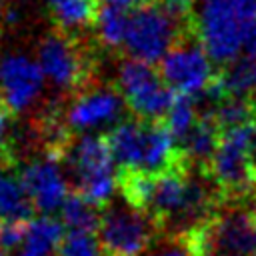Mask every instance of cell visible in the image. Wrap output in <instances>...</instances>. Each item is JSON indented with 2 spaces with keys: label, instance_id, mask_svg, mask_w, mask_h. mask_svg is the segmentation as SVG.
<instances>
[{
  "label": "cell",
  "instance_id": "obj_1",
  "mask_svg": "<svg viewBox=\"0 0 256 256\" xmlns=\"http://www.w3.org/2000/svg\"><path fill=\"white\" fill-rule=\"evenodd\" d=\"M176 238L192 256H256V220L240 204L220 206Z\"/></svg>",
  "mask_w": 256,
  "mask_h": 256
},
{
  "label": "cell",
  "instance_id": "obj_21",
  "mask_svg": "<svg viewBox=\"0 0 256 256\" xmlns=\"http://www.w3.org/2000/svg\"><path fill=\"white\" fill-rule=\"evenodd\" d=\"M30 220H2L0 226V252H10L18 246H24Z\"/></svg>",
  "mask_w": 256,
  "mask_h": 256
},
{
  "label": "cell",
  "instance_id": "obj_14",
  "mask_svg": "<svg viewBox=\"0 0 256 256\" xmlns=\"http://www.w3.org/2000/svg\"><path fill=\"white\" fill-rule=\"evenodd\" d=\"M34 204L14 170H0V218L2 220H30Z\"/></svg>",
  "mask_w": 256,
  "mask_h": 256
},
{
  "label": "cell",
  "instance_id": "obj_19",
  "mask_svg": "<svg viewBox=\"0 0 256 256\" xmlns=\"http://www.w3.org/2000/svg\"><path fill=\"white\" fill-rule=\"evenodd\" d=\"M64 234H66L64 222L46 214V216H40V218L28 222V234H26L24 246L52 254V250L58 248V244L62 242Z\"/></svg>",
  "mask_w": 256,
  "mask_h": 256
},
{
  "label": "cell",
  "instance_id": "obj_2",
  "mask_svg": "<svg viewBox=\"0 0 256 256\" xmlns=\"http://www.w3.org/2000/svg\"><path fill=\"white\" fill-rule=\"evenodd\" d=\"M38 64L58 88H64L74 96L94 86V50L68 30L54 28L44 36L38 48Z\"/></svg>",
  "mask_w": 256,
  "mask_h": 256
},
{
  "label": "cell",
  "instance_id": "obj_9",
  "mask_svg": "<svg viewBox=\"0 0 256 256\" xmlns=\"http://www.w3.org/2000/svg\"><path fill=\"white\" fill-rule=\"evenodd\" d=\"M60 166L62 162L58 158L44 154L42 158L18 170L20 180L38 212L50 214L62 208L64 200L68 198V186Z\"/></svg>",
  "mask_w": 256,
  "mask_h": 256
},
{
  "label": "cell",
  "instance_id": "obj_13",
  "mask_svg": "<svg viewBox=\"0 0 256 256\" xmlns=\"http://www.w3.org/2000/svg\"><path fill=\"white\" fill-rule=\"evenodd\" d=\"M222 126L218 124L214 112L210 110H200L196 124L192 130L186 134V138L178 144L180 150L184 152L186 160L200 170H206L212 156L216 154V148L222 138Z\"/></svg>",
  "mask_w": 256,
  "mask_h": 256
},
{
  "label": "cell",
  "instance_id": "obj_5",
  "mask_svg": "<svg viewBox=\"0 0 256 256\" xmlns=\"http://www.w3.org/2000/svg\"><path fill=\"white\" fill-rule=\"evenodd\" d=\"M188 28H192V22L178 20L160 2L146 4L130 12L128 32L122 48L130 54V58L152 64L164 58V54Z\"/></svg>",
  "mask_w": 256,
  "mask_h": 256
},
{
  "label": "cell",
  "instance_id": "obj_11",
  "mask_svg": "<svg viewBox=\"0 0 256 256\" xmlns=\"http://www.w3.org/2000/svg\"><path fill=\"white\" fill-rule=\"evenodd\" d=\"M42 80V66L24 54H8L0 60V94L14 114L38 96Z\"/></svg>",
  "mask_w": 256,
  "mask_h": 256
},
{
  "label": "cell",
  "instance_id": "obj_10",
  "mask_svg": "<svg viewBox=\"0 0 256 256\" xmlns=\"http://www.w3.org/2000/svg\"><path fill=\"white\" fill-rule=\"evenodd\" d=\"M124 98L116 88L90 86L78 92L66 110V122L74 132H84L102 124H118Z\"/></svg>",
  "mask_w": 256,
  "mask_h": 256
},
{
  "label": "cell",
  "instance_id": "obj_7",
  "mask_svg": "<svg viewBox=\"0 0 256 256\" xmlns=\"http://www.w3.org/2000/svg\"><path fill=\"white\" fill-rule=\"evenodd\" d=\"M118 88L130 112L140 120H162L176 94L160 70L138 58H128L120 64Z\"/></svg>",
  "mask_w": 256,
  "mask_h": 256
},
{
  "label": "cell",
  "instance_id": "obj_23",
  "mask_svg": "<svg viewBox=\"0 0 256 256\" xmlns=\"http://www.w3.org/2000/svg\"><path fill=\"white\" fill-rule=\"evenodd\" d=\"M142 256H192V254L188 252V248L178 238H170V242H166L158 248L146 250Z\"/></svg>",
  "mask_w": 256,
  "mask_h": 256
},
{
  "label": "cell",
  "instance_id": "obj_3",
  "mask_svg": "<svg viewBox=\"0 0 256 256\" xmlns=\"http://www.w3.org/2000/svg\"><path fill=\"white\" fill-rule=\"evenodd\" d=\"M248 124L222 132L216 154L204 170L216 184L222 206L246 204L256 192V170L248 156Z\"/></svg>",
  "mask_w": 256,
  "mask_h": 256
},
{
  "label": "cell",
  "instance_id": "obj_30",
  "mask_svg": "<svg viewBox=\"0 0 256 256\" xmlns=\"http://www.w3.org/2000/svg\"><path fill=\"white\" fill-rule=\"evenodd\" d=\"M0 226H2V220H0Z\"/></svg>",
  "mask_w": 256,
  "mask_h": 256
},
{
  "label": "cell",
  "instance_id": "obj_8",
  "mask_svg": "<svg viewBox=\"0 0 256 256\" xmlns=\"http://www.w3.org/2000/svg\"><path fill=\"white\" fill-rule=\"evenodd\" d=\"M160 74L174 92L188 96L202 94L214 80L216 72L208 52L194 32V26L188 28L164 54L160 62Z\"/></svg>",
  "mask_w": 256,
  "mask_h": 256
},
{
  "label": "cell",
  "instance_id": "obj_26",
  "mask_svg": "<svg viewBox=\"0 0 256 256\" xmlns=\"http://www.w3.org/2000/svg\"><path fill=\"white\" fill-rule=\"evenodd\" d=\"M12 110H10V106L6 104V100L2 98V94H0V136H4V132H6V128H8V124H10V118H12Z\"/></svg>",
  "mask_w": 256,
  "mask_h": 256
},
{
  "label": "cell",
  "instance_id": "obj_12",
  "mask_svg": "<svg viewBox=\"0 0 256 256\" xmlns=\"http://www.w3.org/2000/svg\"><path fill=\"white\" fill-rule=\"evenodd\" d=\"M112 158L122 170H142L144 150H146V120L130 118L114 124V128L106 134Z\"/></svg>",
  "mask_w": 256,
  "mask_h": 256
},
{
  "label": "cell",
  "instance_id": "obj_22",
  "mask_svg": "<svg viewBox=\"0 0 256 256\" xmlns=\"http://www.w3.org/2000/svg\"><path fill=\"white\" fill-rule=\"evenodd\" d=\"M170 14H174L182 22H192L196 0H158Z\"/></svg>",
  "mask_w": 256,
  "mask_h": 256
},
{
  "label": "cell",
  "instance_id": "obj_6",
  "mask_svg": "<svg viewBox=\"0 0 256 256\" xmlns=\"http://www.w3.org/2000/svg\"><path fill=\"white\" fill-rule=\"evenodd\" d=\"M160 234L156 222L142 210L110 202L102 208L98 240L104 256H142Z\"/></svg>",
  "mask_w": 256,
  "mask_h": 256
},
{
  "label": "cell",
  "instance_id": "obj_31",
  "mask_svg": "<svg viewBox=\"0 0 256 256\" xmlns=\"http://www.w3.org/2000/svg\"><path fill=\"white\" fill-rule=\"evenodd\" d=\"M0 256H2V252H0Z\"/></svg>",
  "mask_w": 256,
  "mask_h": 256
},
{
  "label": "cell",
  "instance_id": "obj_25",
  "mask_svg": "<svg viewBox=\"0 0 256 256\" xmlns=\"http://www.w3.org/2000/svg\"><path fill=\"white\" fill-rule=\"evenodd\" d=\"M106 4H112V6H118V8H126V10H136L140 6H146V4H154L158 0H102Z\"/></svg>",
  "mask_w": 256,
  "mask_h": 256
},
{
  "label": "cell",
  "instance_id": "obj_16",
  "mask_svg": "<svg viewBox=\"0 0 256 256\" xmlns=\"http://www.w3.org/2000/svg\"><path fill=\"white\" fill-rule=\"evenodd\" d=\"M60 212H62V222L66 228L80 230V232H98L102 208L92 204L80 192L74 190L72 194H68Z\"/></svg>",
  "mask_w": 256,
  "mask_h": 256
},
{
  "label": "cell",
  "instance_id": "obj_15",
  "mask_svg": "<svg viewBox=\"0 0 256 256\" xmlns=\"http://www.w3.org/2000/svg\"><path fill=\"white\" fill-rule=\"evenodd\" d=\"M50 2V14L60 30H72V28H84L94 26L100 2L102 0H48Z\"/></svg>",
  "mask_w": 256,
  "mask_h": 256
},
{
  "label": "cell",
  "instance_id": "obj_20",
  "mask_svg": "<svg viewBox=\"0 0 256 256\" xmlns=\"http://www.w3.org/2000/svg\"><path fill=\"white\" fill-rule=\"evenodd\" d=\"M56 256H104V250L94 232L68 230L56 248Z\"/></svg>",
  "mask_w": 256,
  "mask_h": 256
},
{
  "label": "cell",
  "instance_id": "obj_4",
  "mask_svg": "<svg viewBox=\"0 0 256 256\" xmlns=\"http://www.w3.org/2000/svg\"><path fill=\"white\" fill-rule=\"evenodd\" d=\"M64 162L70 166L74 190L92 204L104 208L110 204L118 176H114V158L106 136H80L72 140ZM62 162V164H64Z\"/></svg>",
  "mask_w": 256,
  "mask_h": 256
},
{
  "label": "cell",
  "instance_id": "obj_29",
  "mask_svg": "<svg viewBox=\"0 0 256 256\" xmlns=\"http://www.w3.org/2000/svg\"><path fill=\"white\" fill-rule=\"evenodd\" d=\"M254 98H256V86H254Z\"/></svg>",
  "mask_w": 256,
  "mask_h": 256
},
{
  "label": "cell",
  "instance_id": "obj_17",
  "mask_svg": "<svg viewBox=\"0 0 256 256\" xmlns=\"http://www.w3.org/2000/svg\"><path fill=\"white\" fill-rule=\"evenodd\" d=\"M128 22H130V12L126 8H118L112 4L102 6L98 12V18H96V24H94L98 42L110 50L124 46Z\"/></svg>",
  "mask_w": 256,
  "mask_h": 256
},
{
  "label": "cell",
  "instance_id": "obj_27",
  "mask_svg": "<svg viewBox=\"0 0 256 256\" xmlns=\"http://www.w3.org/2000/svg\"><path fill=\"white\" fill-rule=\"evenodd\" d=\"M248 156L256 170V120H252L248 126Z\"/></svg>",
  "mask_w": 256,
  "mask_h": 256
},
{
  "label": "cell",
  "instance_id": "obj_24",
  "mask_svg": "<svg viewBox=\"0 0 256 256\" xmlns=\"http://www.w3.org/2000/svg\"><path fill=\"white\" fill-rule=\"evenodd\" d=\"M18 168V158H16V148L12 140L0 136V170H16Z\"/></svg>",
  "mask_w": 256,
  "mask_h": 256
},
{
  "label": "cell",
  "instance_id": "obj_28",
  "mask_svg": "<svg viewBox=\"0 0 256 256\" xmlns=\"http://www.w3.org/2000/svg\"><path fill=\"white\" fill-rule=\"evenodd\" d=\"M14 256H52L50 252H40V250H32V248H22L18 254H14Z\"/></svg>",
  "mask_w": 256,
  "mask_h": 256
},
{
  "label": "cell",
  "instance_id": "obj_18",
  "mask_svg": "<svg viewBox=\"0 0 256 256\" xmlns=\"http://www.w3.org/2000/svg\"><path fill=\"white\" fill-rule=\"evenodd\" d=\"M198 114H200V110L196 108L192 96L176 92L174 100H172V104H170V108L166 112V116L162 118V122L166 124V128L174 136V140L180 144L186 138V134L192 130V126L196 124Z\"/></svg>",
  "mask_w": 256,
  "mask_h": 256
}]
</instances>
